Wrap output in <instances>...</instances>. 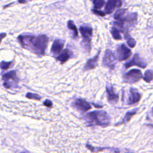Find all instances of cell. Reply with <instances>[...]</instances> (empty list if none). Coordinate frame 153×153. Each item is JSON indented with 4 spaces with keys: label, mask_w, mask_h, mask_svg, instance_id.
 Wrapping results in <instances>:
<instances>
[{
    "label": "cell",
    "mask_w": 153,
    "mask_h": 153,
    "mask_svg": "<svg viewBox=\"0 0 153 153\" xmlns=\"http://www.w3.org/2000/svg\"><path fill=\"white\" fill-rule=\"evenodd\" d=\"M6 33H0V43H1V41H2V39L4 38H5V36H6Z\"/></svg>",
    "instance_id": "27"
},
{
    "label": "cell",
    "mask_w": 153,
    "mask_h": 153,
    "mask_svg": "<svg viewBox=\"0 0 153 153\" xmlns=\"http://www.w3.org/2000/svg\"><path fill=\"white\" fill-rule=\"evenodd\" d=\"M2 79L4 81V82H8L10 80H13V81L17 82L18 78L16 76V71H11L4 74L2 76Z\"/></svg>",
    "instance_id": "16"
},
{
    "label": "cell",
    "mask_w": 153,
    "mask_h": 153,
    "mask_svg": "<svg viewBox=\"0 0 153 153\" xmlns=\"http://www.w3.org/2000/svg\"><path fill=\"white\" fill-rule=\"evenodd\" d=\"M68 27L72 30L73 32V36L74 38H76L78 35V30H77V28L75 26V25L74 24V22L72 21V20H69L68 22Z\"/></svg>",
    "instance_id": "17"
},
{
    "label": "cell",
    "mask_w": 153,
    "mask_h": 153,
    "mask_svg": "<svg viewBox=\"0 0 153 153\" xmlns=\"http://www.w3.org/2000/svg\"><path fill=\"white\" fill-rule=\"evenodd\" d=\"M142 72L137 69H133L128 71L123 76L124 82L132 84L139 81L142 78Z\"/></svg>",
    "instance_id": "4"
},
{
    "label": "cell",
    "mask_w": 153,
    "mask_h": 153,
    "mask_svg": "<svg viewBox=\"0 0 153 153\" xmlns=\"http://www.w3.org/2000/svg\"><path fill=\"white\" fill-rule=\"evenodd\" d=\"M92 11L93 12V13H94L96 15H98L99 16H105V13L102 11H99V10H93Z\"/></svg>",
    "instance_id": "25"
},
{
    "label": "cell",
    "mask_w": 153,
    "mask_h": 153,
    "mask_svg": "<svg viewBox=\"0 0 153 153\" xmlns=\"http://www.w3.org/2000/svg\"><path fill=\"white\" fill-rule=\"evenodd\" d=\"M121 5V0H108L105 8V11L106 14H111L116 7H120Z\"/></svg>",
    "instance_id": "12"
},
{
    "label": "cell",
    "mask_w": 153,
    "mask_h": 153,
    "mask_svg": "<svg viewBox=\"0 0 153 153\" xmlns=\"http://www.w3.org/2000/svg\"><path fill=\"white\" fill-rule=\"evenodd\" d=\"M143 79L145 81L147 82H149L153 80V70H146L143 76Z\"/></svg>",
    "instance_id": "18"
},
{
    "label": "cell",
    "mask_w": 153,
    "mask_h": 153,
    "mask_svg": "<svg viewBox=\"0 0 153 153\" xmlns=\"http://www.w3.org/2000/svg\"><path fill=\"white\" fill-rule=\"evenodd\" d=\"M127 11V9H120L116 11L114 15V18L115 20L123 19L124 17V14Z\"/></svg>",
    "instance_id": "19"
},
{
    "label": "cell",
    "mask_w": 153,
    "mask_h": 153,
    "mask_svg": "<svg viewBox=\"0 0 153 153\" xmlns=\"http://www.w3.org/2000/svg\"><path fill=\"white\" fill-rule=\"evenodd\" d=\"M18 41L24 48L32 50L38 55H43L47 47L48 38L45 35H39L38 36L25 35H19Z\"/></svg>",
    "instance_id": "1"
},
{
    "label": "cell",
    "mask_w": 153,
    "mask_h": 153,
    "mask_svg": "<svg viewBox=\"0 0 153 153\" xmlns=\"http://www.w3.org/2000/svg\"><path fill=\"white\" fill-rule=\"evenodd\" d=\"M44 105L46 106H48V107H51L53 105V103L51 101H50V100H46L44 102Z\"/></svg>",
    "instance_id": "26"
},
{
    "label": "cell",
    "mask_w": 153,
    "mask_h": 153,
    "mask_svg": "<svg viewBox=\"0 0 153 153\" xmlns=\"http://www.w3.org/2000/svg\"><path fill=\"white\" fill-rule=\"evenodd\" d=\"M72 55V52L69 49L66 48L56 57V59L60 61L62 63H63L68 60Z\"/></svg>",
    "instance_id": "15"
},
{
    "label": "cell",
    "mask_w": 153,
    "mask_h": 153,
    "mask_svg": "<svg viewBox=\"0 0 153 153\" xmlns=\"http://www.w3.org/2000/svg\"><path fill=\"white\" fill-rule=\"evenodd\" d=\"M111 32L112 34V37L114 38V39H117V40H120L121 39V36L120 33V30L117 29L115 27H113L111 28Z\"/></svg>",
    "instance_id": "20"
},
{
    "label": "cell",
    "mask_w": 153,
    "mask_h": 153,
    "mask_svg": "<svg viewBox=\"0 0 153 153\" xmlns=\"http://www.w3.org/2000/svg\"><path fill=\"white\" fill-rule=\"evenodd\" d=\"M100 53V51H99L96 56H94L93 57L90 58V59H89L87 60L85 65L84 66L83 70L84 71L92 70L97 66V61H98L99 58Z\"/></svg>",
    "instance_id": "11"
},
{
    "label": "cell",
    "mask_w": 153,
    "mask_h": 153,
    "mask_svg": "<svg viewBox=\"0 0 153 153\" xmlns=\"http://www.w3.org/2000/svg\"><path fill=\"white\" fill-rule=\"evenodd\" d=\"M14 65V62H4L2 61L0 63V68L2 70H5L7 69L10 68H11Z\"/></svg>",
    "instance_id": "21"
},
{
    "label": "cell",
    "mask_w": 153,
    "mask_h": 153,
    "mask_svg": "<svg viewBox=\"0 0 153 153\" xmlns=\"http://www.w3.org/2000/svg\"><path fill=\"white\" fill-rule=\"evenodd\" d=\"M71 105L74 109L81 113H84L91 108L90 103L84 99H76Z\"/></svg>",
    "instance_id": "7"
},
{
    "label": "cell",
    "mask_w": 153,
    "mask_h": 153,
    "mask_svg": "<svg viewBox=\"0 0 153 153\" xmlns=\"http://www.w3.org/2000/svg\"><path fill=\"white\" fill-rule=\"evenodd\" d=\"M127 43L128 44V45L131 47V48H134L136 46V41L131 37H129V38H127Z\"/></svg>",
    "instance_id": "23"
},
{
    "label": "cell",
    "mask_w": 153,
    "mask_h": 153,
    "mask_svg": "<svg viewBox=\"0 0 153 153\" xmlns=\"http://www.w3.org/2000/svg\"><path fill=\"white\" fill-rule=\"evenodd\" d=\"M116 60L117 59L115 56L114 53L110 50H106L103 58L102 65L111 69H114L115 66Z\"/></svg>",
    "instance_id": "6"
},
{
    "label": "cell",
    "mask_w": 153,
    "mask_h": 153,
    "mask_svg": "<svg viewBox=\"0 0 153 153\" xmlns=\"http://www.w3.org/2000/svg\"><path fill=\"white\" fill-rule=\"evenodd\" d=\"M106 90L108 94V101L111 104H115L118 102L119 99V96L118 93H115L113 86L107 83L106 86Z\"/></svg>",
    "instance_id": "9"
},
{
    "label": "cell",
    "mask_w": 153,
    "mask_h": 153,
    "mask_svg": "<svg viewBox=\"0 0 153 153\" xmlns=\"http://www.w3.org/2000/svg\"><path fill=\"white\" fill-rule=\"evenodd\" d=\"M79 30L82 35L83 47L87 51L90 52L91 49V40L93 36V29L89 26L83 25L79 27Z\"/></svg>",
    "instance_id": "3"
},
{
    "label": "cell",
    "mask_w": 153,
    "mask_h": 153,
    "mask_svg": "<svg viewBox=\"0 0 153 153\" xmlns=\"http://www.w3.org/2000/svg\"><path fill=\"white\" fill-rule=\"evenodd\" d=\"M94 7L95 9H100L105 4L104 0H93Z\"/></svg>",
    "instance_id": "22"
},
{
    "label": "cell",
    "mask_w": 153,
    "mask_h": 153,
    "mask_svg": "<svg viewBox=\"0 0 153 153\" xmlns=\"http://www.w3.org/2000/svg\"><path fill=\"white\" fill-rule=\"evenodd\" d=\"M132 53L130 48H128L124 44H122L120 45H119L115 53H114L115 56L118 61H123L127 59H128Z\"/></svg>",
    "instance_id": "5"
},
{
    "label": "cell",
    "mask_w": 153,
    "mask_h": 153,
    "mask_svg": "<svg viewBox=\"0 0 153 153\" xmlns=\"http://www.w3.org/2000/svg\"><path fill=\"white\" fill-rule=\"evenodd\" d=\"M137 110H138V108H134V109H132L131 111H130L127 112L126 114V115H124V117L122 118V120L116 123L115 126H119V125H121V124H125L127 123L130 120L131 117L137 113Z\"/></svg>",
    "instance_id": "14"
},
{
    "label": "cell",
    "mask_w": 153,
    "mask_h": 153,
    "mask_svg": "<svg viewBox=\"0 0 153 153\" xmlns=\"http://www.w3.org/2000/svg\"><path fill=\"white\" fill-rule=\"evenodd\" d=\"M146 62L140 57L139 54H135L130 60L127 62L124 65L126 69H128L133 66H137L139 68L143 69L146 68Z\"/></svg>",
    "instance_id": "8"
},
{
    "label": "cell",
    "mask_w": 153,
    "mask_h": 153,
    "mask_svg": "<svg viewBox=\"0 0 153 153\" xmlns=\"http://www.w3.org/2000/svg\"><path fill=\"white\" fill-rule=\"evenodd\" d=\"M65 45V41L62 39H56L51 46V51L54 54H57L61 52Z\"/></svg>",
    "instance_id": "13"
},
{
    "label": "cell",
    "mask_w": 153,
    "mask_h": 153,
    "mask_svg": "<svg viewBox=\"0 0 153 153\" xmlns=\"http://www.w3.org/2000/svg\"><path fill=\"white\" fill-rule=\"evenodd\" d=\"M85 120L89 126L96 125L102 127L108 126L111 122L110 117L103 110L90 112L85 116Z\"/></svg>",
    "instance_id": "2"
},
{
    "label": "cell",
    "mask_w": 153,
    "mask_h": 153,
    "mask_svg": "<svg viewBox=\"0 0 153 153\" xmlns=\"http://www.w3.org/2000/svg\"><path fill=\"white\" fill-rule=\"evenodd\" d=\"M17 1L20 4H25V3H27L30 0H17Z\"/></svg>",
    "instance_id": "28"
},
{
    "label": "cell",
    "mask_w": 153,
    "mask_h": 153,
    "mask_svg": "<svg viewBox=\"0 0 153 153\" xmlns=\"http://www.w3.org/2000/svg\"><path fill=\"white\" fill-rule=\"evenodd\" d=\"M129 92L130 94L127 102L128 105H133L139 102L142 97V96L137 89L134 88H130Z\"/></svg>",
    "instance_id": "10"
},
{
    "label": "cell",
    "mask_w": 153,
    "mask_h": 153,
    "mask_svg": "<svg viewBox=\"0 0 153 153\" xmlns=\"http://www.w3.org/2000/svg\"><path fill=\"white\" fill-rule=\"evenodd\" d=\"M26 97L29 98V99H33L35 100H39L41 99V97L39 96V95L37 94H33V93H29L26 94Z\"/></svg>",
    "instance_id": "24"
}]
</instances>
